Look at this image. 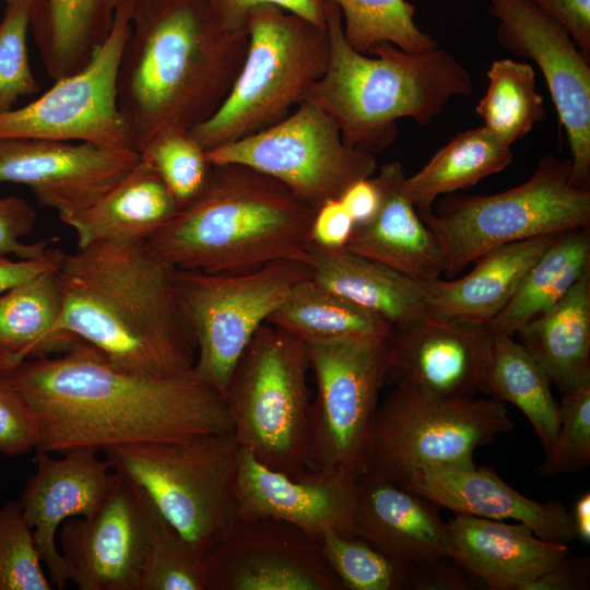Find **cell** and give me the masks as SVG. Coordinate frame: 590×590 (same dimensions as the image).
<instances>
[{"label": "cell", "mask_w": 590, "mask_h": 590, "mask_svg": "<svg viewBox=\"0 0 590 590\" xmlns=\"http://www.w3.org/2000/svg\"><path fill=\"white\" fill-rule=\"evenodd\" d=\"M2 375L35 417L36 450L49 453L233 432L222 394L193 368L131 371L81 340Z\"/></svg>", "instance_id": "cell-1"}, {"label": "cell", "mask_w": 590, "mask_h": 590, "mask_svg": "<svg viewBox=\"0 0 590 590\" xmlns=\"http://www.w3.org/2000/svg\"><path fill=\"white\" fill-rule=\"evenodd\" d=\"M247 48V30H231L213 0H132L117 95L134 150L160 130L209 119Z\"/></svg>", "instance_id": "cell-2"}, {"label": "cell", "mask_w": 590, "mask_h": 590, "mask_svg": "<svg viewBox=\"0 0 590 590\" xmlns=\"http://www.w3.org/2000/svg\"><path fill=\"white\" fill-rule=\"evenodd\" d=\"M175 271L145 240L95 243L63 253L56 331L131 371L193 368L197 349L176 298Z\"/></svg>", "instance_id": "cell-3"}, {"label": "cell", "mask_w": 590, "mask_h": 590, "mask_svg": "<svg viewBox=\"0 0 590 590\" xmlns=\"http://www.w3.org/2000/svg\"><path fill=\"white\" fill-rule=\"evenodd\" d=\"M315 213L268 175L212 165L203 190L145 243L181 270L234 273L281 260L310 266Z\"/></svg>", "instance_id": "cell-4"}, {"label": "cell", "mask_w": 590, "mask_h": 590, "mask_svg": "<svg viewBox=\"0 0 590 590\" xmlns=\"http://www.w3.org/2000/svg\"><path fill=\"white\" fill-rule=\"evenodd\" d=\"M326 23L328 66L303 101L326 111L349 146L376 154L396 139L397 120L425 126L451 98L473 91L468 69L445 49L409 52L381 42L361 54L346 42L331 0Z\"/></svg>", "instance_id": "cell-5"}, {"label": "cell", "mask_w": 590, "mask_h": 590, "mask_svg": "<svg viewBox=\"0 0 590 590\" xmlns=\"http://www.w3.org/2000/svg\"><path fill=\"white\" fill-rule=\"evenodd\" d=\"M246 30L248 48L231 91L209 119L188 130L204 151L286 118L327 69V26L264 4L249 12Z\"/></svg>", "instance_id": "cell-6"}, {"label": "cell", "mask_w": 590, "mask_h": 590, "mask_svg": "<svg viewBox=\"0 0 590 590\" xmlns=\"http://www.w3.org/2000/svg\"><path fill=\"white\" fill-rule=\"evenodd\" d=\"M569 158L541 157L522 184L494 194L448 193L418 214L452 279L485 252L514 241L590 226V189L571 182Z\"/></svg>", "instance_id": "cell-7"}, {"label": "cell", "mask_w": 590, "mask_h": 590, "mask_svg": "<svg viewBox=\"0 0 590 590\" xmlns=\"http://www.w3.org/2000/svg\"><path fill=\"white\" fill-rule=\"evenodd\" d=\"M103 452L108 464L137 483L164 520L202 556L238 518L240 446L233 433Z\"/></svg>", "instance_id": "cell-8"}, {"label": "cell", "mask_w": 590, "mask_h": 590, "mask_svg": "<svg viewBox=\"0 0 590 590\" xmlns=\"http://www.w3.org/2000/svg\"><path fill=\"white\" fill-rule=\"evenodd\" d=\"M309 370L307 345L263 323L223 392L238 445L261 464L291 476L306 470Z\"/></svg>", "instance_id": "cell-9"}, {"label": "cell", "mask_w": 590, "mask_h": 590, "mask_svg": "<svg viewBox=\"0 0 590 590\" xmlns=\"http://www.w3.org/2000/svg\"><path fill=\"white\" fill-rule=\"evenodd\" d=\"M514 426L492 398L446 399L396 385L379 405L364 473L400 485L427 465L473 468L475 450Z\"/></svg>", "instance_id": "cell-10"}, {"label": "cell", "mask_w": 590, "mask_h": 590, "mask_svg": "<svg viewBox=\"0 0 590 590\" xmlns=\"http://www.w3.org/2000/svg\"><path fill=\"white\" fill-rule=\"evenodd\" d=\"M308 278L310 266L292 260L234 273L176 269V298L197 349L194 371L223 397L255 333L292 287Z\"/></svg>", "instance_id": "cell-11"}, {"label": "cell", "mask_w": 590, "mask_h": 590, "mask_svg": "<svg viewBox=\"0 0 590 590\" xmlns=\"http://www.w3.org/2000/svg\"><path fill=\"white\" fill-rule=\"evenodd\" d=\"M205 156L212 165L240 164L272 177L315 211L378 169L375 154L345 144L334 120L307 101L274 126Z\"/></svg>", "instance_id": "cell-12"}, {"label": "cell", "mask_w": 590, "mask_h": 590, "mask_svg": "<svg viewBox=\"0 0 590 590\" xmlns=\"http://www.w3.org/2000/svg\"><path fill=\"white\" fill-rule=\"evenodd\" d=\"M386 340L305 343L317 387L308 417L307 470L357 477L365 472L386 384Z\"/></svg>", "instance_id": "cell-13"}, {"label": "cell", "mask_w": 590, "mask_h": 590, "mask_svg": "<svg viewBox=\"0 0 590 590\" xmlns=\"http://www.w3.org/2000/svg\"><path fill=\"white\" fill-rule=\"evenodd\" d=\"M131 9L132 0H121L108 38L85 68L57 80L30 104L0 113V139L79 141L134 150L117 95Z\"/></svg>", "instance_id": "cell-14"}, {"label": "cell", "mask_w": 590, "mask_h": 590, "mask_svg": "<svg viewBox=\"0 0 590 590\" xmlns=\"http://www.w3.org/2000/svg\"><path fill=\"white\" fill-rule=\"evenodd\" d=\"M164 522L148 494L118 472L96 514L70 518L60 527V552L69 582L80 590H141Z\"/></svg>", "instance_id": "cell-15"}, {"label": "cell", "mask_w": 590, "mask_h": 590, "mask_svg": "<svg viewBox=\"0 0 590 590\" xmlns=\"http://www.w3.org/2000/svg\"><path fill=\"white\" fill-rule=\"evenodd\" d=\"M488 11L498 21V44L541 70L569 144L571 182L590 189V60L562 24L528 0H488Z\"/></svg>", "instance_id": "cell-16"}, {"label": "cell", "mask_w": 590, "mask_h": 590, "mask_svg": "<svg viewBox=\"0 0 590 590\" xmlns=\"http://www.w3.org/2000/svg\"><path fill=\"white\" fill-rule=\"evenodd\" d=\"M203 564L206 590H343L319 543L273 518H237Z\"/></svg>", "instance_id": "cell-17"}, {"label": "cell", "mask_w": 590, "mask_h": 590, "mask_svg": "<svg viewBox=\"0 0 590 590\" xmlns=\"http://www.w3.org/2000/svg\"><path fill=\"white\" fill-rule=\"evenodd\" d=\"M140 162L133 149L43 139H0V182L27 186L60 219L94 204Z\"/></svg>", "instance_id": "cell-18"}, {"label": "cell", "mask_w": 590, "mask_h": 590, "mask_svg": "<svg viewBox=\"0 0 590 590\" xmlns=\"http://www.w3.org/2000/svg\"><path fill=\"white\" fill-rule=\"evenodd\" d=\"M491 345L488 324L426 314L391 329L386 340V382L446 399H473Z\"/></svg>", "instance_id": "cell-19"}, {"label": "cell", "mask_w": 590, "mask_h": 590, "mask_svg": "<svg viewBox=\"0 0 590 590\" xmlns=\"http://www.w3.org/2000/svg\"><path fill=\"white\" fill-rule=\"evenodd\" d=\"M238 518H273L319 541L328 533L356 535L357 476L344 471L305 470L297 476L274 471L240 447Z\"/></svg>", "instance_id": "cell-20"}, {"label": "cell", "mask_w": 590, "mask_h": 590, "mask_svg": "<svg viewBox=\"0 0 590 590\" xmlns=\"http://www.w3.org/2000/svg\"><path fill=\"white\" fill-rule=\"evenodd\" d=\"M33 462L35 471L17 502L49 580L64 589L69 580L57 547L58 529L70 518L96 514L113 491L118 472L91 449L68 451L60 458L36 450Z\"/></svg>", "instance_id": "cell-21"}, {"label": "cell", "mask_w": 590, "mask_h": 590, "mask_svg": "<svg viewBox=\"0 0 590 590\" xmlns=\"http://www.w3.org/2000/svg\"><path fill=\"white\" fill-rule=\"evenodd\" d=\"M400 486L455 515L515 520L550 542L568 544L575 536L571 511L558 500L540 503L508 485L491 467L427 465Z\"/></svg>", "instance_id": "cell-22"}, {"label": "cell", "mask_w": 590, "mask_h": 590, "mask_svg": "<svg viewBox=\"0 0 590 590\" xmlns=\"http://www.w3.org/2000/svg\"><path fill=\"white\" fill-rule=\"evenodd\" d=\"M447 529L449 556L493 590H527L569 554L567 544L545 541L520 522L455 515Z\"/></svg>", "instance_id": "cell-23"}, {"label": "cell", "mask_w": 590, "mask_h": 590, "mask_svg": "<svg viewBox=\"0 0 590 590\" xmlns=\"http://www.w3.org/2000/svg\"><path fill=\"white\" fill-rule=\"evenodd\" d=\"M356 535L406 563L449 556L447 522L423 496L379 476L357 477Z\"/></svg>", "instance_id": "cell-24"}, {"label": "cell", "mask_w": 590, "mask_h": 590, "mask_svg": "<svg viewBox=\"0 0 590 590\" xmlns=\"http://www.w3.org/2000/svg\"><path fill=\"white\" fill-rule=\"evenodd\" d=\"M381 192L375 216L356 225L345 249L412 279L430 281L446 269L441 247L403 191V164L392 161L374 174Z\"/></svg>", "instance_id": "cell-25"}, {"label": "cell", "mask_w": 590, "mask_h": 590, "mask_svg": "<svg viewBox=\"0 0 590 590\" xmlns=\"http://www.w3.org/2000/svg\"><path fill=\"white\" fill-rule=\"evenodd\" d=\"M558 234L493 248L477 258L475 267L460 279L426 281L427 314L488 324L509 303L529 268Z\"/></svg>", "instance_id": "cell-26"}, {"label": "cell", "mask_w": 590, "mask_h": 590, "mask_svg": "<svg viewBox=\"0 0 590 590\" xmlns=\"http://www.w3.org/2000/svg\"><path fill=\"white\" fill-rule=\"evenodd\" d=\"M173 194L145 162L110 188L90 208L61 219L76 235L78 248L95 243L146 240L178 212Z\"/></svg>", "instance_id": "cell-27"}, {"label": "cell", "mask_w": 590, "mask_h": 590, "mask_svg": "<svg viewBox=\"0 0 590 590\" xmlns=\"http://www.w3.org/2000/svg\"><path fill=\"white\" fill-rule=\"evenodd\" d=\"M311 279L394 327L427 314L425 282L345 248L312 246Z\"/></svg>", "instance_id": "cell-28"}, {"label": "cell", "mask_w": 590, "mask_h": 590, "mask_svg": "<svg viewBox=\"0 0 590 590\" xmlns=\"http://www.w3.org/2000/svg\"><path fill=\"white\" fill-rule=\"evenodd\" d=\"M562 393L590 385V272L516 333Z\"/></svg>", "instance_id": "cell-29"}, {"label": "cell", "mask_w": 590, "mask_h": 590, "mask_svg": "<svg viewBox=\"0 0 590 590\" xmlns=\"http://www.w3.org/2000/svg\"><path fill=\"white\" fill-rule=\"evenodd\" d=\"M30 28L49 78L85 68L108 38L121 0H27Z\"/></svg>", "instance_id": "cell-30"}, {"label": "cell", "mask_w": 590, "mask_h": 590, "mask_svg": "<svg viewBox=\"0 0 590 590\" xmlns=\"http://www.w3.org/2000/svg\"><path fill=\"white\" fill-rule=\"evenodd\" d=\"M58 269L0 296V374L26 361L60 353L79 340L56 331L62 309Z\"/></svg>", "instance_id": "cell-31"}, {"label": "cell", "mask_w": 590, "mask_h": 590, "mask_svg": "<svg viewBox=\"0 0 590 590\" xmlns=\"http://www.w3.org/2000/svg\"><path fill=\"white\" fill-rule=\"evenodd\" d=\"M306 344L385 341L392 326L314 281L295 284L267 320Z\"/></svg>", "instance_id": "cell-32"}, {"label": "cell", "mask_w": 590, "mask_h": 590, "mask_svg": "<svg viewBox=\"0 0 590 590\" xmlns=\"http://www.w3.org/2000/svg\"><path fill=\"white\" fill-rule=\"evenodd\" d=\"M590 272V226L559 233L529 268L505 308L488 323L492 332L516 335L551 309Z\"/></svg>", "instance_id": "cell-33"}, {"label": "cell", "mask_w": 590, "mask_h": 590, "mask_svg": "<svg viewBox=\"0 0 590 590\" xmlns=\"http://www.w3.org/2000/svg\"><path fill=\"white\" fill-rule=\"evenodd\" d=\"M551 381L515 335L492 332L489 358L479 391L517 406L529 420L543 450L553 444L560 421Z\"/></svg>", "instance_id": "cell-34"}, {"label": "cell", "mask_w": 590, "mask_h": 590, "mask_svg": "<svg viewBox=\"0 0 590 590\" xmlns=\"http://www.w3.org/2000/svg\"><path fill=\"white\" fill-rule=\"evenodd\" d=\"M511 146L498 141L484 126L458 133L411 177L403 191L418 214L429 212L438 198L474 186L505 169Z\"/></svg>", "instance_id": "cell-35"}, {"label": "cell", "mask_w": 590, "mask_h": 590, "mask_svg": "<svg viewBox=\"0 0 590 590\" xmlns=\"http://www.w3.org/2000/svg\"><path fill=\"white\" fill-rule=\"evenodd\" d=\"M486 76L487 88L475 111L498 141L511 146L545 118L534 69L530 63L505 58L493 61Z\"/></svg>", "instance_id": "cell-36"}, {"label": "cell", "mask_w": 590, "mask_h": 590, "mask_svg": "<svg viewBox=\"0 0 590 590\" xmlns=\"http://www.w3.org/2000/svg\"><path fill=\"white\" fill-rule=\"evenodd\" d=\"M338 7L343 34L361 54L388 42L409 52H427L438 43L414 21L415 7L406 0H331Z\"/></svg>", "instance_id": "cell-37"}, {"label": "cell", "mask_w": 590, "mask_h": 590, "mask_svg": "<svg viewBox=\"0 0 590 590\" xmlns=\"http://www.w3.org/2000/svg\"><path fill=\"white\" fill-rule=\"evenodd\" d=\"M319 548L343 590L410 589L411 563L384 553L358 535L328 533Z\"/></svg>", "instance_id": "cell-38"}, {"label": "cell", "mask_w": 590, "mask_h": 590, "mask_svg": "<svg viewBox=\"0 0 590 590\" xmlns=\"http://www.w3.org/2000/svg\"><path fill=\"white\" fill-rule=\"evenodd\" d=\"M137 152L158 174L179 209L203 190L212 172L205 151L185 129L160 130Z\"/></svg>", "instance_id": "cell-39"}, {"label": "cell", "mask_w": 590, "mask_h": 590, "mask_svg": "<svg viewBox=\"0 0 590 590\" xmlns=\"http://www.w3.org/2000/svg\"><path fill=\"white\" fill-rule=\"evenodd\" d=\"M43 565L19 502L0 506V590H50Z\"/></svg>", "instance_id": "cell-40"}, {"label": "cell", "mask_w": 590, "mask_h": 590, "mask_svg": "<svg viewBox=\"0 0 590 590\" xmlns=\"http://www.w3.org/2000/svg\"><path fill=\"white\" fill-rule=\"evenodd\" d=\"M559 411L555 439L535 469L540 476L582 471L590 464V385L563 392Z\"/></svg>", "instance_id": "cell-41"}, {"label": "cell", "mask_w": 590, "mask_h": 590, "mask_svg": "<svg viewBox=\"0 0 590 590\" xmlns=\"http://www.w3.org/2000/svg\"><path fill=\"white\" fill-rule=\"evenodd\" d=\"M28 28V1L5 0L0 22V113L12 109L20 97L40 91L27 56Z\"/></svg>", "instance_id": "cell-42"}, {"label": "cell", "mask_w": 590, "mask_h": 590, "mask_svg": "<svg viewBox=\"0 0 590 590\" xmlns=\"http://www.w3.org/2000/svg\"><path fill=\"white\" fill-rule=\"evenodd\" d=\"M141 590H206L203 556L166 521L151 550Z\"/></svg>", "instance_id": "cell-43"}, {"label": "cell", "mask_w": 590, "mask_h": 590, "mask_svg": "<svg viewBox=\"0 0 590 590\" xmlns=\"http://www.w3.org/2000/svg\"><path fill=\"white\" fill-rule=\"evenodd\" d=\"M38 429L25 401L0 374V453L22 456L36 450Z\"/></svg>", "instance_id": "cell-44"}, {"label": "cell", "mask_w": 590, "mask_h": 590, "mask_svg": "<svg viewBox=\"0 0 590 590\" xmlns=\"http://www.w3.org/2000/svg\"><path fill=\"white\" fill-rule=\"evenodd\" d=\"M35 219V210L24 199L14 196L0 198V255L33 259L47 251L49 241H23L31 234Z\"/></svg>", "instance_id": "cell-45"}, {"label": "cell", "mask_w": 590, "mask_h": 590, "mask_svg": "<svg viewBox=\"0 0 590 590\" xmlns=\"http://www.w3.org/2000/svg\"><path fill=\"white\" fill-rule=\"evenodd\" d=\"M221 17L233 31H245L249 12L258 5L280 7L308 21L319 28H326L328 0H213Z\"/></svg>", "instance_id": "cell-46"}, {"label": "cell", "mask_w": 590, "mask_h": 590, "mask_svg": "<svg viewBox=\"0 0 590 590\" xmlns=\"http://www.w3.org/2000/svg\"><path fill=\"white\" fill-rule=\"evenodd\" d=\"M480 583L450 556L411 563V590H472Z\"/></svg>", "instance_id": "cell-47"}, {"label": "cell", "mask_w": 590, "mask_h": 590, "mask_svg": "<svg viewBox=\"0 0 590 590\" xmlns=\"http://www.w3.org/2000/svg\"><path fill=\"white\" fill-rule=\"evenodd\" d=\"M354 227V220L340 199H331L316 211L310 226V239L314 245L322 248H345Z\"/></svg>", "instance_id": "cell-48"}, {"label": "cell", "mask_w": 590, "mask_h": 590, "mask_svg": "<svg viewBox=\"0 0 590 590\" xmlns=\"http://www.w3.org/2000/svg\"><path fill=\"white\" fill-rule=\"evenodd\" d=\"M551 15L570 34L590 60V0H528Z\"/></svg>", "instance_id": "cell-49"}, {"label": "cell", "mask_w": 590, "mask_h": 590, "mask_svg": "<svg viewBox=\"0 0 590 590\" xmlns=\"http://www.w3.org/2000/svg\"><path fill=\"white\" fill-rule=\"evenodd\" d=\"M63 253L59 249L48 248L40 257L15 261L0 255V296L39 274L57 270Z\"/></svg>", "instance_id": "cell-50"}, {"label": "cell", "mask_w": 590, "mask_h": 590, "mask_svg": "<svg viewBox=\"0 0 590 590\" xmlns=\"http://www.w3.org/2000/svg\"><path fill=\"white\" fill-rule=\"evenodd\" d=\"M589 586V558L569 554L535 579L527 590H580Z\"/></svg>", "instance_id": "cell-51"}, {"label": "cell", "mask_w": 590, "mask_h": 590, "mask_svg": "<svg viewBox=\"0 0 590 590\" xmlns=\"http://www.w3.org/2000/svg\"><path fill=\"white\" fill-rule=\"evenodd\" d=\"M339 199L356 226L370 221L375 216L380 205L381 192L373 175L350 185Z\"/></svg>", "instance_id": "cell-52"}, {"label": "cell", "mask_w": 590, "mask_h": 590, "mask_svg": "<svg viewBox=\"0 0 590 590\" xmlns=\"http://www.w3.org/2000/svg\"><path fill=\"white\" fill-rule=\"evenodd\" d=\"M571 511L576 539L589 544L590 542V494L583 493L575 502Z\"/></svg>", "instance_id": "cell-53"}]
</instances>
